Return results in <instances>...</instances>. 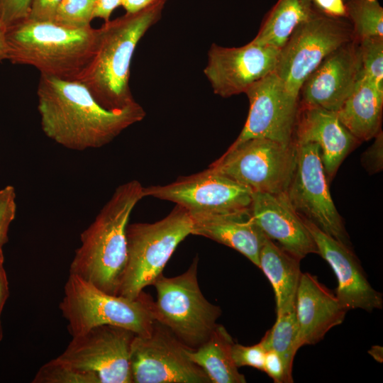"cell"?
Listing matches in <instances>:
<instances>
[{
	"mask_svg": "<svg viewBox=\"0 0 383 383\" xmlns=\"http://www.w3.org/2000/svg\"><path fill=\"white\" fill-rule=\"evenodd\" d=\"M37 96L44 134L73 150L101 148L125 129L141 121L146 114L137 102L122 109L107 110L80 82L43 74Z\"/></svg>",
	"mask_w": 383,
	"mask_h": 383,
	"instance_id": "6da1fadb",
	"label": "cell"
},
{
	"mask_svg": "<svg viewBox=\"0 0 383 383\" xmlns=\"http://www.w3.org/2000/svg\"><path fill=\"white\" fill-rule=\"evenodd\" d=\"M138 180L119 185L94 221L81 233L70 266L100 290L118 295L127 260L126 229L131 213L144 196Z\"/></svg>",
	"mask_w": 383,
	"mask_h": 383,
	"instance_id": "7a4b0ae2",
	"label": "cell"
},
{
	"mask_svg": "<svg viewBox=\"0 0 383 383\" xmlns=\"http://www.w3.org/2000/svg\"><path fill=\"white\" fill-rule=\"evenodd\" d=\"M165 3L106 21L98 29L94 55L77 81L107 110L136 103L129 85L131 63L136 46L162 17Z\"/></svg>",
	"mask_w": 383,
	"mask_h": 383,
	"instance_id": "3957f363",
	"label": "cell"
},
{
	"mask_svg": "<svg viewBox=\"0 0 383 383\" xmlns=\"http://www.w3.org/2000/svg\"><path fill=\"white\" fill-rule=\"evenodd\" d=\"M98 29L68 28L26 19L6 28L8 59L40 74L77 81L96 50Z\"/></svg>",
	"mask_w": 383,
	"mask_h": 383,
	"instance_id": "277c9868",
	"label": "cell"
},
{
	"mask_svg": "<svg viewBox=\"0 0 383 383\" xmlns=\"http://www.w3.org/2000/svg\"><path fill=\"white\" fill-rule=\"evenodd\" d=\"M152 301L143 292L133 299L109 294L70 274L59 308L72 337L101 325L118 326L136 335L148 336L155 322Z\"/></svg>",
	"mask_w": 383,
	"mask_h": 383,
	"instance_id": "5b68a950",
	"label": "cell"
},
{
	"mask_svg": "<svg viewBox=\"0 0 383 383\" xmlns=\"http://www.w3.org/2000/svg\"><path fill=\"white\" fill-rule=\"evenodd\" d=\"M192 226L189 211L179 205L155 223L128 225L127 260L118 295L133 299L153 284Z\"/></svg>",
	"mask_w": 383,
	"mask_h": 383,
	"instance_id": "8992f818",
	"label": "cell"
},
{
	"mask_svg": "<svg viewBox=\"0 0 383 383\" xmlns=\"http://www.w3.org/2000/svg\"><path fill=\"white\" fill-rule=\"evenodd\" d=\"M198 256L184 273L173 277L160 274L152 285L155 321L167 328L187 348L196 349L208 340L221 315L218 306L209 302L198 282Z\"/></svg>",
	"mask_w": 383,
	"mask_h": 383,
	"instance_id": "52a82bcc",
	"label": "cell"
},
{
	"mask_svg": "<svg viewBox=\"0 0 383 383\" xmlns=\"http://www.w3.org/2000/svg\"><path fill=\"white\" fill-rule=\"evenodd\" d=\"M296 162L294 141L285 145L256 138L230 146L209 167L252 192L282 194L292 178Z\"/></svg>",
	"mask_w": 383,
	"mask_h": 383,
	"instance_id": "ba28073f",
	"label": "cell"
},
{
	"mask_svg": "<svg viewBox=\"0 0 383 383\" xmlns=\"http://www.w3.org/2000/svg\"><path fill=\"white\" fill-rule=\"evenodd\" d=\"M353 39L347 19L328 16L317 10L295 28L281 48L274 72L286 90L299 99L307 77L328 54Z\"/></svg>",
	"mask_w": 383,
	"mask_h": 383,
	"instance_id": "9c48e42d",
	"label": "cell"
},
{
	"mask_svg": "<svg viewBox=\"0 0 383 383\" xmlns=\"http://www.w3.org/2000/svg\"><path fill=\"white\" fill-rule=\"evenodd\" d=\"M295 143L296 167L284 194L287 200L301 218L350 247L342 218L331 196L318 145L312 142Z\"/></svg>",
	"mask_w": 383,
	"mask_h": 383,
	"instance_id": "30bf717a",
	"label": "cell"
},
{
	"mask_svg": "<svg viewBox=\"0 0 383 383\" xmlns=\"http://www.w3.org/2000/svg\"><path fill=\"white\" fill-rule=\"evenodd\" d=\"M135 334L124 328L101 325L72 337L56 358L94 376L98 383H132L130 351Z\"/></svg>",
	"mask_w": 383,
	"mask_h": 383,
	"instance_id": "8fae6325",
	"label": "cell"
},
{
	"mask_svg": "<svg viewBox=\"0 0 383 383\" xmlns=\"http://www.w3.org/2000/svg\"><path fill=\"white\" fill-rule=\"evenodd\" d=\"M187 348L155 321L148 336L135 335L130 351L132 383H211Z\"/></svg>",
	"mask_w": 383,
	"mask_h": 383,
	"instance_id": "7c38bea8",
	"label": "cell"
},
{
	"mask_svg": "<svg viewBox=\"0 0 383 383\" xmlns=\"http://www.w3.org/2000/svg\"><path fill=\"white\" fill-rule=\"evenodd\" d=\"M145 196L172 201L189 213L249 211L252 191L209 167L166 185L143 188Z\"/></svg>",
	"mask_w": 383,
	"mask_h": 383,
	"instance_id": "4fadbf2b",
	"label": "cell"
},
{
	"mask_svg": "<svg viewBox=\"0 0 383 383\" xmlns=\"http://www.w3.org/2000/svg\"><path fill=\"white\" fill-rule=\"evenodd\" d=\"M250 109L246 122L231 146L262 138L289 145L294 142L299 99L292 96L274 72L252 84L245 92Z\"/></svg>",
	"mask_w": 383,
	"mask_h": 383,
	"instance_id": "5bb4252c",
	"label": "cell"
},
{
	"mask_svg": "<svg viewBox=\"0 0 383 383\" xmlns=\"http://www.w3.org/2000/svg\"><path fill=\"white\" fill-rule=\"evenodd\" d=\"M279 50L252 40L233 48L213 43L204 73L214 94L231 97L245 93L255 82L274 72Z\"/></svg>",
	"mask_w": 383,
	"mask_h": 383,
	"instance_id": "9a60e30c",
	"label": "cell"
},
{
	"mask_svg": "<svg viewBox=\"0 0 383 383\" xmlns=\"http://www.w3.org/2000/svg\"><path fill=\"white\" fill-rule=\"evenodd\" d=\"M359 75L358 46L353 39L328 54L307 77L299 90V104L337 112Z\"/></svg>",
	"mask_w": 383,
	"mask_h": 383,
	"instance_id": "2e32d148",
	"label": "cell"
},
{
	"mask_svg": "<svg viewBox=\"0 0 383 383\" xmlns=\"http://www.w3.org/2000/svg\"><path fill=\"white\" fill-rule=\"evenodd\" d=\"M301 218L314 240L318 254L333 270L338 279L335 294L341 304L348 311L361 309L372 312L382 309V295L370 284L351 247L325 233L309 221Z\"/></svg>",
	"mask_w": 383,
	"mask_h": 383,
	"instance_id": "e0dca14e",
	"label": "cell"
},
{
	"mask_svg": "<svg viewBox=\"0 0 383 383\" xmlns=\"http://www.w3.org/2000/svg\"><path fill=\"white\" fill-rule=\"evenodd\" d=\"M249 213L268 238L298 260L311 253L318 254L313 237L284 194L252 192Z\"/></svg>",
	"mask_w": 383,
	"mask_h": 383,
	"instance_id": "ac0fdd59",
	"label": "cell"
},
{
	"mask_svg": "<svg viewBox=\"0 0 383 383\" xmlns=\"http://www.w3.org/2000/svg\"><path fill=\"white\" fill-rule=\"evenodd\" d=\"M293 140L318 145L328 180L334 177L345 157L360 143L342 124L336 112L300 104Z\"/></svg>",
	"mask_w": 383,
	"mask_h": 383,
	"instance_id": "d6986e66",
	"label": "cell"
},
{
	"mask_svg": "<svg viewBox=\"0 0 383 383\" xmlns=\"http://www.w3.org/2000/svg\"><path fill=\"white\" fill-rule=\"evenodd\" d=\"M295 309L298 349L319 342L332 328L342 323L348 311L335 293L308 272L301 275Z\"/></svg>",
	"mask_w": 383,
	"mask_h": 383,
	"instance_id": "ffe728a7",
	"label": "cell"
},
{
	"mask_svg": "<svg viewBox=\"0 0 383 383\" xmlns=\"http://www.w3.org/2000/svg\"><path fill=\"white\" fill-rule=\"evenodd\" d=\"M192 233L228 246L259 267L265 235L252 221L249 211L230 213H189Z\"/></svg>",
	"mask_w": 383,
	"mask_h": 383,
	"instance_id": "44dd1931",
	"label": "cell"
},
{
	"mask_svg": "<svg viewBox=\"0 0 383 383\" xmlns=\"http://www.w3.org/2000/svg\"><path fill=\"white\" fill-rule=\"evenodd\" d=\"M383 93L359 75L355 86L336 112L342 124L359 141L373 138L381 131Z\"/></svg>",
	"mask_w": 383,
	"mask_h": 383,
	"instance_id": "7402d4cb",
	"label": "cell"
},
{
	"mask_svg": "<svg viewBox=\"0 0 383 383\" xmlns=\"http://www.w3.org/2000/svg\"><path fill=\"white\" fill-rule=\"evenodd\" d=\"M300 261L265 235L259 256V268L274 289L277 314L295 305L302 274Z\"/></svg>",
	"mask_w": 383,
	"mask_h": 383,
	"instance_id": "603a6c76",
	"label": "cell"
},
{
	"mask_svg": "<svg viewBox=\"0 0 383 383\" xmlns=\"http://www.w3.org/2000/svg\"><path fill=\"white\" fill-rule=\"evenodd\" d=\"M234 341L227 330L218 324L206 341L187 350L189 359L201 367L211 383H245L231 355Z\"/></svg>",
	"mask_w": 383,
	"mask_h": 383,
	"instance_id": "cb8c5ba5",
	"label": "cell"
},
{
	"mask_svg": "<svg viewBox=\"0 0 383 383\" xmlns=\"http://www.w3.org/2000/svg\"><path fill=\"white\" fill-rule=\"evenodd\" d=\"M316 11L312 0H278L252 41L280 50L295 28Z\"/></svg>",
	"mask_w": 383,
	"mask_h": 383,
	"instance_id": "d4e9b609",
	"label": "cell"
},
{
	"mask_svg": "<svg viewBox=\"0 0 383 383\" xmlns=\"http://www.w3.org/2000/svg\"><path fill=\"white\" fill-rule=\"evenodd\" d=\"M267 350H272L279 356L284 365L286 382H293L292 375L297 348L298 324L295 305L277 314L272 328L263 337Z\"/></svg>",
	"mask_w": 383,
	"mask_h": 383,
	"instance_id": "484cf974",
	"label": "cell"
},
{
	"mask_svg": "<svg viewBox=\"0 0 383 383\" xmlns=\"http://www.w3.org/2000/svg\"><path fill=\"white\" fill-rule=\"evenodd\" d=\"M344 3L355 40L383 38V9L378 0H344Z\"/></svg>",
	"mask_w": 383,
	"mask_h": 383,
	"instance_id": "4316f807",
	"label": "cell"
},
{
	"mask_svg": "<svg viewBox=\"0 0 383 383\" xmlns=\"http://www.w3.org/2000/svg\"><path fill=\"white\" fill-rule=\"evenodd\" d=\"M357 42L360 75L367 77L383 93V38H366Z\"/></svg>",
	"mask_w": 383,
	"mask_h": 383,
	"instance_id": "83f0119b",
	"label": "cell"
},
{
	"mask_svg": "<svg viewBox=\"0 0 383 383\" xmlns=\"http://www.w3.org/2000/svg\"><path fill=\"white\" fill-rule=\"evenodd\" d=\"M96 0H62L52 23L68 28L89 27Z\"/></svg>",
	"mask_w": 383,
	"mask_h": 383,
	"instance_id": "f1b7e54d",
	"label": "cell"
},
{
	"mask_svg": "<svg viewBox=\"0 0 383 383\" xmlns=\"http://www.w3.org/2000/svg\"><path fill=\"white\" fill-rule=\"evenodd\" d=\"M32 383H98V381L94 376L72 368L55 358L38 370Z\"/></svg>",
	"mask_w": 383,
	"mask_h": 383,
	"instance_id": "f546056e",
	"label": "cell"
},
{
	"mask_svg": "<svg viewBox=\"0 0 383 383\" xmlns=\"http://www.w3.org/2000/svg\"><path fill=\"white\" fill-rule=\"evenodd\" d=\"M267 350L265 341L262 338L258 343L251 346L233 343L231 347V355L238 368L250 366L263 371L265 357Z\"/></svg>",
	"mask_w": 383,
	"mask_h": 383,
	"instance_id": "4dcf8cb0",
	"label": "cell"
},
{
	"mask_svg": "<svg viewBox=\"0 0 383 383\" xmlns=\"http://www.w3.org/2000/svg\"><path fill=\"white\" fill-rule=\"evenodd\" d=\"M15 189L7 185L0 189V249L8 242L9 230L16 213Z\"/></svg>",
	"mask_w": 383,
	"mask_h": 383,
	"instance_id": "1f68e13d",
	"label": "cell"
},
{
	"mask_svg": "<svg viewBox=\"0 0 383 383\" xmlns=\"http://www.w3.org/2000/svg\"><path fill=\"white\" fill-rule=\"evenodd\" d=\"M32 0H0V22L7 28L28 18Z\"/></svg>",
	"mask_w": 383,
	"mask_h": 383,
	"instance_id": "d6a6232c",
	"label": "cell"
},
{
	"mask_svg": "<svg viewBox=\"0 0 383 383\" xmlns=\"http://www.w3.org/2000/svg\"><path fill=\"white\" fill-rule=\"evenodd\" d=\"M374 143L362 155V164L370 174L380 172L383 168V134L382 130L374 137Z\"/></svg>",
	"mask_w": 383,
	"mask_h": 383,
	"instance_id": "836d02e7",
	"label": "cell"
},
{
	"mask_svg": "<svg viewBox=\"0 0 383 383\" xmlns=\"http://www.w3.org/2000/svg\"><path fill=\"white\" fill-rule=\"evenodd\" d=\"M62 0H32L28 19L53 22L56 11Z\"/></svg>",
	"mask_w": 383,
	"mask_h": 383,
	"instance_id": "e575fe53",
	"label": "cell"
},
{
	"mask_svg": "<svg viewBox=\"0 0 383 383\" xmlns=\"http://www.w3.org/2000/svg\"><path fill=\"white\" fill-rule=\"evenodd\" d=\"M263 371L265 372L276 383H285L284 368L278 354L272 350L267 351Z\"/></svg>",
	"mask_w": 383,
	"mask_h": 383,
	"instance_id": "d590c367",
	"label": "cell"
},
{
	"mask_svg": "<svg viewBox=\"0 0 383 383\" xmlns=\"http://www.w3.org/2000/svg\"><path fill=\"white\" fill-rule=\"evenodd\" d=\"M312 1L316 9L323 14L347 19L344 0H312Z\"/></svg>",
	"mask_w": 383,
	"mask_h": 383,
	"instance_id": "8d00e7d4",
	"label": "cell"
},
{
	"mask_svg": "<svg viewBox=\"0 0 383 383\" xmlns=\"http://www.w3.org/2000/svg\"><path fill=\"white\" fill-rule=\"evenodd\" d=\"M123 0H96L94 18H100L106 21L110 20V16L115 9L121 6Z\"/></svg>",
	"mask_w": 383,
	"mask_h": 383,
	"instance_id": "74e56055",
	"label": "cell"
},
{
	"mask_svg": "<svg viewBox=\"0 0 383 383\" xmlns=\"http://www.w3.org/2000/svg\"><path fill=\"white\" fill-rule=\"evenodd\" d=\"M4 262V257L3 249H0V318L6 301L9 296V282Z\"/></svg>",
	"mask_w": 383,
	"mask_h": 383,
	"instance_id": "f35d334b",
	"label": "cell"
},
{
	"mask_svg": "<svg viewBox=\"0 0 383 383\" xmlns=\"http://www.w3.org/2000/svg\"><path fill=\"white\" fill-rule=\"evenodd\" d=\"M167 0H123L121 6L126 13H134L140 11L149 6L159 3H166Z\"/></svg>",
	"mask_w": 383,
	"mask_h": 383,
	"instance_id": "ab89813d",
	"label": "cell"
},
{
	"mask_svg": "<svg viewBox=\"0 0 383 383\" xmlns=\"http://www.w3.org/2000/svg\"><path fill=\"white\" fill-rule=\"evenodd\" d=\"M8 59L6 28L0 22V62Z\"/></svg>",
	"mask_w": 383,
	"mask_h": 383,
	"instance_id": "60d3db41",
	"label": "cell"
},
{
	"mask_svg": "<svg viewBox=\"0 0 383 383\" xmlns=\"http://www.w3.org/2000/svg\"><path fill=\"white\" fill-rule=\"evenodd\" d=\"M369 353L377 361L382 362V348L378 345L373 346Z\"/></svg>",
	"mask_w": 383,
	"mask_h": 383,
	"instance_id": "b9f144b4",
	"label": "cell"
},
{
	"mask_svg": "<svg viewBox=\"0 0 383 383\" xmlns=\"http://www.w3.org/2000/svg\"><path fill=\"white\" fill-rule=\"evenodd\" d=\"M2 338H3V328H2V325H1V318H0V341L2 340Z\"/></svg>",
	"mask_w": 383,
	"mask_h": 383,
	"instance_id": "7bdbcfd3",
	"label": "cell"
}]
</instances>
